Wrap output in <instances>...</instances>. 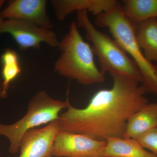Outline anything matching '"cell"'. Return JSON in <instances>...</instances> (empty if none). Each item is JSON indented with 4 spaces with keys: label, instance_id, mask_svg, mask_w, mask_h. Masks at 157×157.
<instances>
[{
    "label": "cell",
    "instance_id": "7c38bea8",
    "mask_svg": "<svg viewBox=\"0 0 157 157\" xmlns=\"http://www.w3.org/2000/svg\"><path fill=\"white\" fill-rule=\"evenodd\" d=\"M106 141L104 157H157L144 148L137 139L112 137Z\"/></svg>",
    "mask_w": 157,
    "mask_h": 157
},
{
    "label": "cell",
    "instance_id": "6da1fadb",
    "mask_svg": "<svg viewBox=\"0 0 157 157\" xmlns=\"http://www.w3.org/2000/svg\"><path fill=\"white\" fill-rule=\"evenodd\" d=\"M110 75L113 79L112 88L99 90L84 108L70 104L59 115L61 131L98 140L123 137L130 118L148 103L144 96L146 91L133 78Z\"/></svg>",
    "mask_w": 157,
    "mask_h": 157
},
{
    "label": "cell",
    "instance_id": "9a60e30c",
    "mask_svg": "<svg viewBox=\"0 0 157 157\" xmlns=\"http://www.w3.org/2000/svg\"><path fill=\"white\" fill-rule=\"evenodd\" d=\"M2 69V92L0 98L6 99L8 95L10 83L21 73L19 56L15 50L6 48L1 57Z\"/></svg>",
    "mask_w": 157,
    "mask_h": 157
},
{
    "label": "cell",
    "instance_id": "30bf717a",
    "mask_svg": "<svg viewBox=\"0 0 157 157\" xmlns=\"http://www.w3.org/2000/svg\"><path fill=\"white\" fill-rule=\"evenodd\" d=\"M115 0H52L51 4L60 21L74 11L85 10L97 16L116 8L120 4Z\"/></svg>",
    "mask_w": 157,
    "mask_h": 157
},
{
    "label": "cell",
    "instance_id": "52a82bcc",
    "mask_svg": "<svg viewBox=\"0 0 157 157\" xmlns=\"http://www.w3.org/2000/svg\"><path fill=\"white\" fill-rule=\"evenodd\" d=\"M106 140L60 131L54 142L50 155L56 157H104Z\"/></svg>",
    "mask_w": 157,
    "mask_h": 157
},
{
    "label": "cell",
    "instance_id": "ac0fdd59",
    "mask_svg": "<svg viewBox=\"0 0 157 157\" xmlns=\"http://www.w3.org/2000/svg\"><path fill=\"white\" fill-rule=\"evenodd\" d=\"M2 82H1V80H0V94H1V92H2Z\"/></svg>",
    "mask_w": 157,
    "mask_h": 157
},
{
    "label": "cell",
    "instance_id": "4fadbf2b",
    "mask_svg": "<svg viewBox=\"0 0 157 157\" xmlns=\"http://www.w3.org/2000/svg\"><path fill=\"white\" fill-rule=\"evenodd\" d=\"M134 25L137 44L143 50L145 57L150 62L157 63V18Z\"/></svg>",
    "mask_w": 157,
    "mask_h": 157
},
{
    "label": "cell",
    "instance_id": "e0dca14e",
    "mask_svg": "<svg viewBox=\"0 0 157 157\" xmlns=\"http://www.w3.org/2000/svg\"><path fill=\"white\" fill-rule=\"evenodd\" d=\"M5 2V0H0V10H1V8L2 7L3 5H4V3ZM1 11H0V12H1ZM2 18V17L1 16V14H0V23H1V21L3 20Z\"/></svg>",
    "mask_w": 157,
    "mask_h": 157
},
{
    "label": "cell",
    "instance_id": "ba28073f",
    "mask_svg": "<svg viewBox=\"0 0 157 157\" xmlns=\"http://www.w3.org/2000/svg\"><path fill=\"white\" fill-rule=\"evenodd\" d=\"M47 3L46 0H11L0 14L4 19L26 21L52 30L54 25L47 14Z\"/></svg>",
    "mask_w": 157,
    "mask_h": 157
},
{
    "label": "cell",
    "instance_id": "8fae6325",
    "mask_svg": "<svg viewBox=\"0 0 157 157\" xmlns=\"http://www.w3.org/2000/svg\"><path fill=\"white\" fill-rule=\"evenodd\" d=\"M156 128L157 103H147L130 118L123 137L137 139L144 133Z\"/></svg>",
    "mask_w": 157,
    "mask_h": 157
},
{
    "label": "cell",
    "instance_id": "9c48e42d",
    "mask_svg": "<svg viewBox=\"0 0 157 157\" xmlns=\"http://www.w3.org/2000/svg\"><path fill=\"white\" fill-rule=\"evenodd\" d=\"M60 131L59 119L43 128L29 130L21 141L18 157H45L50 155L56 137Z\"/></svg>",
    "mask_w": 157,
    "mask_h": 157
},
{
    "label": "cell",
    "instance_id": "7a4b0ae2",
    "mask_svg": "<svg viewBox=\"0 0 157 157\" xmlns=\"http://www.w3.org/2000/svg\"><path fill=\"white\" fill-rule=\"evenodd\" d=\"M61 55L54 64V70L82 85L103 83L105 75L95 62L92 46L78 32L76 22L70 25L67 33L59 42Z\"/></svg>",
    "mask_w": 157,
    "mask_h": 157
},
{
    "label": "cell",
    "instance_id": "8992f818",
    "mask_svg": "<svg viewBox=\"0 0 157 157\" xmlns=\"http://www.w3.org/2000/svg\"><path fill=\"white\" fill-rule=\"evenodd\" d=\"M5 33L11 35L21 51L40 49L42 43L56 48L59 42L53 31L21 20L3 19L0 23V34Z\"/></svg>",
    "mask_w": 157,
    "mask_h": 157
},
{
    "label": "cell",
    "instance_id": "5b68a950",
    "mask_svg": "<svg viewBox=\"0 0 157 157\" xmlns=\"http://www.w3.org/2000/svg\"><path fill=\"white\" fill-rule=\"evenodd\" d=\"M70 104L68 98L60 101L51 97L45 90L37 93L29 102L27 112L23 117L11 124H0V135L7 137L10 142L9 153L14 154L18 152L27 132L58 120L60 111L67 109Z\"/></svg>",
    "mask_w": 157,
    "mask_h": 157
},
{
    "label": "cell",
    "instance_id": "5bb4252c",
    "mask_svg": "<svg viewBox=\"0 0 157 157\" xmlns=\"http://www.w3.org/2000/svg\"><path fill=\"white\" fill-rule=\"evenodd\" d=\"M122 3L123 13L133 25L157 18V0H124Z\"/></svg>",
    "mask_w": 157,
    "mask_h": 157
},
{
    "label": "cell",
    "instance_id": "277c9868",
    "mask_svg": "<svg viewBox=\"0 0 157 157\" xmlns=\"http://www.w3.org/2000/svg\"><path fill=\"white\" fill-rule=\"evenodd\" d=\"M76 24L86 32V38L92 44L93 52L98 58L100 70L105 74H117L143 83L137 65L120 45L107 34L98 30L85 10L77 11Z\"/></svg>",
    "mask_w": 157,
    "mask_h": 157
},
{
    "label": "cell",
    "instance_id": "d6986e66",
    "mask_svg": "<svg viewBox=\"0 0 157 157\" xmlns=\"http://www.w3.org/2000/svg\"><path fill=\"white\" fill-rule=\"evenodd\" d=\"M45 157H53L52 156L50 155H48L46 156H45Z\"/></svg>",
    "mask_w": 157,
    "mask_h": 157
},
{
    "label": "cell",
    "instance_id": "3957f363",
    "mask_svg": "<svg viewBox=\"0 0 157 157\" xmlns=\"http://www.w3.org/2000/svg\"><path fill=\"white\" fill-rule=\"evenodd\" d=\"M96 24L109 29L113 39L137 65L146 92L157 96V63H153L145 57L137 44L135 26L124 15L121 5L96 16Z\"/></svg>",
    "mask_w": 157,
    "mask_h": 157
},
{
    "label": "cell",
    "instance_id": "2e32d148",
    "mask_svg": "<svg viewBox=\"0 0 157 157\" xmlns=\"http://www.w3.org/2000/svg\"><path fill=\"white\" fill-rule=\"evenodd\" d=\"M137 140L144 148L157 156V128L144 133Z\"/></svg>",
    "mask_w": 157,
    "mask_h": 157
}]
</instances>
